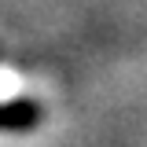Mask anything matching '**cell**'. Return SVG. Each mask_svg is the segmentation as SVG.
I'll use <instances>...</instances> for the list:
<instances>
[{"label": "cell", "instance_id": "cell-1", "mask_svg": "<svg viewBox=\"0 0 147 147\" xmlns=\"http://www.w3.org/2000/svg\"><path fill=\"white\" fill-rule=\"evenodd\" d=\"M48 121L52 103L37 74L0 52V147H37Z\"/></svg>", "mask_w": 147, "mask_h": 147}]
</instances>
